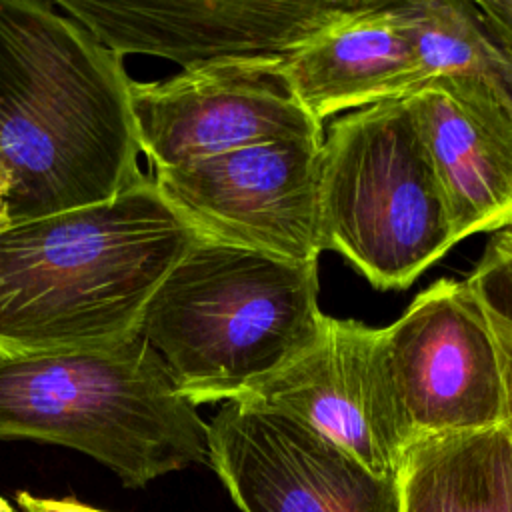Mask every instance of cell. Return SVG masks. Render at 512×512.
<instances>
[{"mask_svg": "<svg viewBox=\"0 0 512 512\" xmlns=\"http://www.w3.org/2000/svg\"><path fill=\"white\" fill-rule=\"evenodd\" d=\"M124 58L56 2L0 0V160L12 224L106 202L138 184Z\"/></svg>", "mask_w": 512, "mask_h": 512, "instance_id": "6da1fadb", "label": "cell"}, {"mask_svg": "<svg viewBox=\"0 0 512 512\" xmlns=\"http://www.w3.org/2000/svg\"><path fill=\"white\" fill-rule=\"evenodd\" d=\"M202 238L152 176L118 196L0 230V356L104 348Z\"/></svg>", "mask_w": 512, "mask_h": 512, "instance_id": "7a4b0ae2", "label": "cell"}, {"mask_svg": "<svg viewBox=\"0 0 512 512\" xmlns=\"http://www.w3.org/2000/svg\"><path fill=\"white\" fill-rule=\"evenodd\" d=\"M318 262L202 236L152 296L140 336L194 406L240 402L320 334Z\"/></svg>", "mask_w": 512, "mask_h": 512, "instance_id": "3957f363", "label": "cell"}, {"mask_svg": "<svg viewBox=\"0 0 512 512\" xmlns=\"http://www.w3.org/2000/svg\"><path fill=\"white\" fill-rule=\"evenodd\" d=\"M8 440L82 452L134 490L208 462V424L142 336L0 356V442Z\"/></svg>", "mask_w": 512, "mask_h": 512, "instance_id": "277c9868", "label": "cell"}, {"mask_svg": "<svg viewBox=\"0 0 512 512\" xmlns=\"http://www.w3.org/2000/svg\"><path fill=\"white\" fill-rule=\"evenodd\" d=\"M318 236L382 290L410 286L454 244L442 186L402 98L330 126L318 162Z\"/></svg>", "mask_w": 512, "mask_h": 512, "instance_id": "5b68a950", "label": "cell"}, {"mask_svg": "<svg viewBox=\"0 0 512 512\" xmlns=\"http://www.w3.org/2000/svg\"><path fill=\"white\" fill-rule=\"evenodd\" d=\"M380 352L410 446L510 422L500 348L466 280L420 292L380 328Z\"/></svg>", "mask_w": 512, "mask_h": 512, "instance_id": "8992f818", "label": "cell"}, {"mask_svg": "<svg viewBox=\"0 0 512 512\" xmlns=\"http://www.w3.org/2000/svg\"><path fill=\"white\" fill-rule=\"evenodd\" d=\"M208 464L242 512H402L398 478L250 402H226L208 422Z\"/></svg>", "mask_w": 512, "mask_h": 512, "instance_id": "52a82bcc", "label": "cell"}, {"mask_svg": "<svg viewBox=\"0 0 512 512\" xmlns=\"http://www.w3.org/2000/svg\"><path fill=\"white\" fill-rule=\"evenodd\" d=\"M358 0H58L98 42L124 56L214 64H284Z\"/></svg>", "mask_w": 512, "mask_h": 512, "instance_id": "ba28073f", "label": "cell"}, {"mask_svg": "<svg viewBox=\"0 0 512 512\" xmlns=\"http://www.w3.org/2000/svg\"><path fill=\"white\" fill-rule=\"evenodd\" d=\"M320 144L262 142L150 176L202 236L318 262Z\"/></svg>", "mask_w": 512, "mask_h": 512, "instance_id": "9c48e42d", "label": "cell"}, {"mask_svg": "<svg viewBox=\"0 0 512 512\" xmlns=\"http://www.w3.org/2000/svg\"><path fill=\"white\" fill-rule=\"evenodd\" d=\"M140 152L152 172L276 140H322V124L296 100L282 64H214L132 80Z\"/></svg>", "mask_w": 512, "mask_h": 512, "instance_id": "30bf717a", "label": "cell"}, {"mask_svg": "<svg viewBox=\"0 0 512 512\" xmlns=\"http://www.w3.org/2000/svg\"><path fill=\"white\" fill-rule=\"evenodd\" d=\"M240 402L300 420L378 476H400L410 444L384 374L380 328L324 316L318 338Z\"/></svg>", "mask_w": 512, "mask_h": 512, "instance_id": "8fae6325", "label": "cell"}, {"mask_svg": "<svg viewBox=\"0 0 512 512\" xmlns=\"http://www.w3.org/2000/svg\"><path fill=\"white\" fill-rule=\"evenodd\" d=\"M442 186L456 240L512 224V100L476 80L442 76L402 98Z\"/></svg>", "mask_w": 512, "mask_h": 512, "instance_id": "7c38bea8", "label": "cell"}, {"mask_svg": "<svg viewBox=\"0 0 512 512\" xmlns=\"http://www.w3.org/2000/svg\"><path fill=\"white\" fill-rule=\"evenodd\" d=\"M282 76L320 124L324 118L398 100L422 84L410 38L388 2L358 0L304 40Z\"/></svg>", "mask_w": 512, "mask_h": 512, "instance_id": "4fadbf2b", "label": "cell"}, {"mask_svg": "<svg viewBox=\"0 0 512 512\" xmlns=\"http://www.w3.org/2000/svg\"><path fill=\"white\" fill-rule=\"evenodd\" d=\"M402 512H512V422L412 444Z\"/></svg>", "mask_w": 512, "mask_h": 512, "instance_id": "5bb4252c", "label": "cell"}, {"mask_svg": "<svg viewBox=\"0 0 512 512\" xmlns=\"http://www.w3.org/2000/svg\"><path fill=\"white\" fill-rule=\"evenodd\" d=\"M412 42L422 84L442 76L482 80L512 100V58L490 34L474 2H388Z\"/></svg>", "mask_w": 512, "mask_h": 512, "instance_id": "9a60e30c", "label": "cell"}, {"mask_svg": "<svg viewBox=\"0 0 512 512\" xmlns=\"http://www.w3.org/2000/svg\"><path fill=\"white\" fill-rule=\"evenodd\" d=\"M500 348L512 418V236L498 230L466 278Z\"/></svg>", "mask_w": 512, "mask_h": 512, "instance_id": "2e32d148", "label": "cell"}, {"mask_svg": "<svg viewBox=\"0 0 512 512\" xmlns=\"http://www.w3.org/2000/svg\"><path fill=\"white\" fill-rule=\"evenodd\" d=\"M484 24L504 52L512 58V0L474 2Z\"/></svg>", "mask_w": 512, "mask_h": 512, "instance_id": "e0dca14e", "label": "cell"}, {"mask_svg": "<svg viewBox=\"0 0 512 512\" xmlns=\"http://www.w3.org/2000/svg\"><path fill=\"white\" fill-rule=\"evenodd\" d=\"M20 512H108L76 498H46L28 490H18L14 496Z\"/></svg>", "mask_w": 512, "mask_h": 512, "instance_id": "ac0fdd59", "label": "cell"}, {"mask_svg": "<svg viewBox=\"0 0 512 512\" xmlns=\"http://www.w3.org/2000/svg\"><path fill=\"white\" fill-rule=\"evenodd\" d=\"M10 190H12V176H10L8 166L0 160V230L12 224L10 214H8Z\"/></svg>", "mask_w": 512, "mask_h": 512, "instance_id": "d6986e66", "label": "cell"}, {"mask_svg": "<svg viewBox=\"0 0 512 512\" xmlns=\"http://www.w3.org/2000/svg\"><path fill=\"white\" fill-rule=\"evenodd\" d=\"M502 232H506V234H508V236H512V224H510V226H508V228H504V230H502Z\"/></svg>", "mask_w": 512, "mask_h": 512, "instance_id": "ffe728a7", "label": "cell"}, {"mask_svg": "<svg viewBox=\"0 0 512 512\" xmlns=\"http://www.w3.org/2000/svg\"><path fill=\"white\" fill-rule=\"evenodd\" d=\"M510 422H512V418H510Z\"/></svg>", "mask_w": 512, "mask_h": 512, "instance_id": "44dd1931", "label": "cell"}]
</instances>
